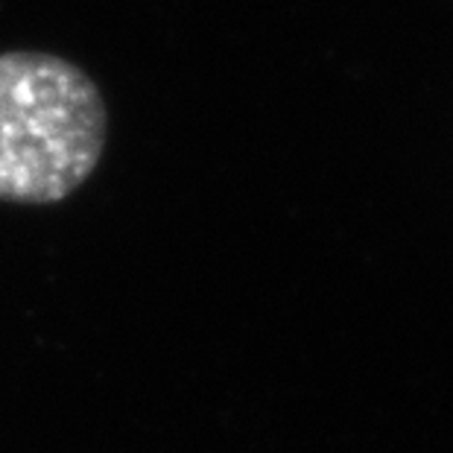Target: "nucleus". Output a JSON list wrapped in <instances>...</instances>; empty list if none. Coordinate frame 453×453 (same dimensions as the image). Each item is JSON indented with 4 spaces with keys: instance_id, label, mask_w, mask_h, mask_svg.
<instances>
[{
    "instance_id": "1",
    "label": "nucleus",
    "mask_w": 453,
    "mask_h": 453,
    "mask_svg": "<svg viewBox=\"0 0 453 453\" xmlns=\"http://www.w3.org/2000/svg\"><path fill=\"white\" fill-rule=\"evenodd\" d=\"M109 109L82 67L53 53H0V202L53 205L105 152Z\"/></svg>"
}]
</instances>
